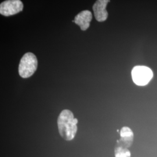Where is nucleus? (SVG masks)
<instances>
[{"mask_svg": "<svg viewBox=\"0 0 157 157\" xmlns=\"http://www.w3.org/2000/svg\"><path fill=\"white\" fill-rule=\"evenodd\" d=\"M38 61L36 56L32 52L26 53L21 59L19 73L23 78L32 76L37 68Z\"/></svg>", "mask_w": 157, "mask_h": 157, "instance_id": "2", "label": "nucleus"}, {"mask_svg": "<svg viewBox=\"0 0 157 157\" xmlns=\"http://www.w3.org/2000/svg\"><path fill=\"white\" fill-rule=\"evenodd\" d=\"M92 19V13L90 11L84 10L80 12L75 17L73 22L80 26L82 30H86L90 27Z\"/></svg>", "mask_w": 157, "mask_h": 157, "instance_id": "7", "label": "nucleus"}, {"mask_svg": "<svg viewBox=\"0 0 157 157\" xmlns=\"http://www.w3.org/2000/svg\"><path fill=\"white\" fill-rule=\"evenodd\" d=\"M121 139L117 141V145L126 148H129L133 142L134 134L132 129L129 127L124 126L120 131Z\"/></svg>", "mask_w": 157, "mask_h": 157, "instance_id": "6", "label": "nucleus"}, {"mask_svg": "<svg viewBox=\"0 0 157 157\" xmlns=\"http://www.w3.org/2000/svg\"><path fill=\"white\" fill-rule=\"evenodd\" d=\"M58 128L62 139L67 141L73 140L78 131V120L69 109H64L58 118Z\"/></svg>", "mask_w": 157, "mask_h": 157, "instance_id": "1", "label": "nucleus"}, {"mask_svg": "<svg viewBox=\"0 0 157 157\" xmlns=\"http://www.w3.org/2000/svg\"><path fill=\"white\" fill-rule=\"evenodd\" d=\"M133 82L137 86H144L150 82L153 78L151 69L145 66H136L132 71Z\"/></svg>", "mask_w": 157, "mask_h": 157, "instance_id": "3", "label": "nucleus"}, {"mask_svg": "<svg viewBox=\"0 0 157 157\" xmlns=\"http://www.w3.org/2000/svg\"><path fill=\"white\" fill-rule=\"evenodd\" d=\"M109 0H97L93 6L95 19L98 22H104L107 20L108 13L106 8Z\"/></svg>", "mask_w": 157, "mask_h": 157, "instance_id": "5", "label": "nucleus"}, {"mask_svg": "<svg viewBox=\"0 0 157 157\" xmlns=\"http://www.w3.org/2000/svg\"><path fill=\"white\" fill-rule=\"evenodd\" d=\"M23 4L21 0H6L1 3L0 13L9 17L22 11Z\"/></svg>", "mask_w": 157, "mask_h": 157, "instance_id": "4", "label": "nucleus"}, {"mask_svg": "<svg viewBox=\"0 0 157 157\" xmlns=\"http://www.w3.org/2000/svg\"><path fill=\"white\" fill-rule=\"evenodd\" d=\"M115 157H130L131 153L128 148L116 145L115 148Z\"/></svg>", "mask_w": 157, "mask_h": 157, "instance_id": "8", "label": "nucleus"}]
</instances>
